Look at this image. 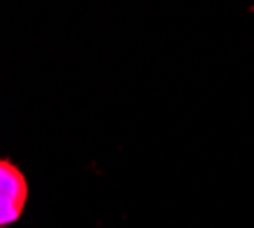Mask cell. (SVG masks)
Wrapping results in <instances>:
<instances>
[{"instance_id":"1","label":"cell","mask_w":254,"mask_h":228,"mask_svg":"<svg viewBox=\"0 0 254 228\" xmlns=\"http://www.w3.org/2000/svg\"><path fill=\"white\" fill-rule=\"evenodd\" d=\"M28 201L25 176L9 160H0V228L18 222Z\"/></svg>"}]
</instances>
